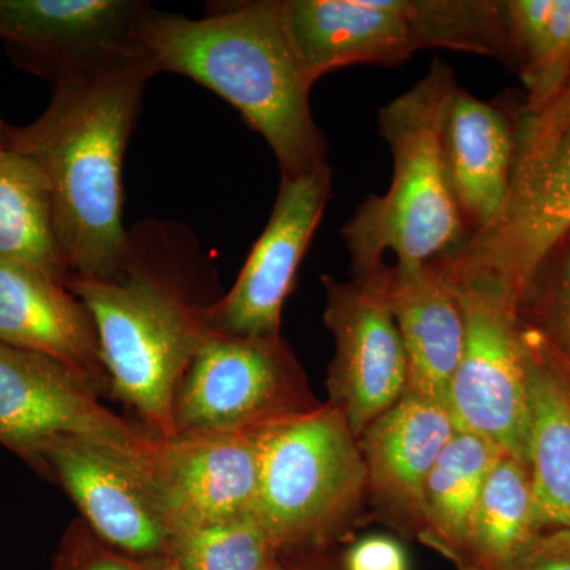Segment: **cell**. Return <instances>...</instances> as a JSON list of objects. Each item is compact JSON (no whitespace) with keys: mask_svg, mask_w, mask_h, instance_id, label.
I'll return each instance as SVG.
<instances>
[{"mask_svg":"<svg viewBox=\"0 0 570 570\" xmlns=\"http://www.w3.org/2000/svg\"><path fill=\"white\" fill-rule=\"evenodd\" d=\"M154 71L137 47L52 82L36 121L3 130V146L36 165L50 189L71 277H111L129 243L122 167Z\"/></svg>","mask_w":570,"mask_h":570,"instance_id":"1","label":"cell"},{"mask_svg":"<svg viewBox=\"0 0 570 570\" xmlns=\"http://www.w3.org/2000/svg\"><path fill=\"white\" fill-rule=\"evenodd\" d=\"M134 39L154 75L190 78L230 104L268 142L281 178L328 165L325 138L311 111L314 82L296 56L279 0L232 3L205 18L149 7Z\"/></svg>","mask_w":570,"mask_h":570,"instance_id":"2","label":"cell"},{"mask_svg":"<svg viewBox=\"0 0 570 570\" xmlns=\"http://www.w3.org/2000/svg\"><path fill=\"white\" fill-rule=\"evenodd\" d=\"M459 85L452 69L434 61L407 92L379 110V134L393 157V179L370 195L344 225L355 276L367 275L393 254L400 266L431 264L468 238L444 160L445 111Z\"/></svg>","mask_w":570,"mask_h":570,"instance_id":"3","label":"cell"},{"mask_svg":"<svg viewBox=\"0 0 570 570\" xmlns=\"http://www.w3.org/2000/svg\"><path fill=\"white\" fill-rule=\"evenodd\" d=\"M69 288L96 324L110 396L134 409L153 436L174 438L176 393L209 330L206 307L142 262L130 235L115 276L71 277Z\"/></svg>","mask_w":570,"mask_h":570,"instance_id":"4","label":"cell"},{"mask_svg":"<svg viewBox=\"0 0 570 570\" xmlns=\"http://www.w3.org/2000/svg\"><path fill=\"white\" fill-rule=\"evenodd\" d=\"M366 490L358 439L332 403L266 428L255 517L279 551L326 538Z\"/></svg>","mask_w":570,"mask_h":570,"instance_id":"5","label":"cell"},{"mask_svg":"<svg viewBox=\"0 0 570 570\" xmlns=\"http://www.w3.org/2000/svg\"><path fill=\"white\" fill-rule=\"evenodd\" d=\"M445 275L464 317L463 354L448 397L453 426L527 464L530 393L519 299L493 277Z\"/></svg>","mask_w":570,"mask_h":570,"instance_id":"6","label":"cell"},{"mask_svg":"<svg viewBox=\"0 0 570 570\" xmlns=\"http://www.w3.org/2000/svg\"><path fill=\"white\" fill-rule=\"evenodd\" d=\"M321 404L283 336L209 326L176 393L175 434L262 430Z\"/></svg>","mask_w":570,"mask_h":570,"instance_id":"7","label":"cell"},{"mask_svg":"<svg viewBox=\"0 0 570 570\" xmlns=\"http://www.w3.org/2000/svg\"><path fill=\"white\" fill-rule=\"evenodd\" d=\"M59 439L110 450L164 482L160 439L105 406L69 367L0 343V444L37 466Z\"/></svg>","mask_w":570,"mask_h":570,"instance_id":"8","label":"cell"},{"mask_svg":"<svg viewBox=\"0 0 570 570\" xmlns=\"http://www.w3.org/2000/svg\"><path fill=\"white\" fill-rule=\"evenodd\" d=\"M325 324L335 337L328 370L333 406L358 439L407 392V362L387 298V264L347 283L322 277Z\"/></svg>","mask_w":570,"mask_h":570,"instance_id":"9","label":"cell"},{"mask_svg":"<svg viewBox=\"0 0 570 570\" xmlns=\"http://www.w3.org/2000/svg\"><path fill=\"white\" fill-rule=\"evenodd\" d=\"M36 468L61 483L82 523L108 547L130 557L167 558L176 510L151 472L77 439L51 442Z\"/></svg>","mask_w":570,"mask_h":570,"instance_id":"10","label":"cell"},{"mask_svg":"<svg viewBox=\"0 0 570 570\" xmlns=\"http://www.w3.org/2000/svg\"><path fill=\"white\" fill-rule=\"evenodd\" d=\"M570 236V130L510 186L501 214L452 254L450 275L493 277L521 302L547 257Z\"/></svg>","mask_w":570,"mask_h":570,"instance_id":"11","label":"cell"},{"mask_svg":"<svg viewBox=\"0 0 570 570\" xmlns=\"http://www.w3.org/2000/svg\"><path fill=\"white\" fill-rule=\"evenodd\" d=\"M330 194V164L298 178H281L272 216L234 287L206 306L209 326L235 336L281 335L285 299L324 217Z\"/></svg>","mask_w":570,"mask_h":570,"instance_id":"12","label":"cell"},{"mask_svg":"<svg viewBox=\"0 0 570 570\" xmlns=\"http://www.w3.org/2000/svg\"><path fill=\"white\" fill-rule=\"evenodd\" d=\"M149 3L138 0H0V40L22 69L56 82L132 50Z\"/></svg>","mask_w":570,"mask_h":570,"instance_id":"13","label":"cell"},{"mask_svg":"<svg viewBox=\"0 0 570 570\" xmlns=\"http://www.w3.org/2000/svg\"><path fill=\"white\" fill-rule=\"evenodd\" d=\"M0 343L48 356L110 395L91 313L69 285L31 266L0 261Z\"/></svg>","mask_w":570,"mask_h":570,"instance_id":"14","label":"cell"},{"mask_svg":"<svg viewBox=\"0 0 570 570\" xmlns=\"http://www.w3.org/2000/svg\"><path fill=\"white\" fill-rule=\"evenodd\" d=\"M265 431L181 433L163 442V478L176 521L255 515Z\"/></svg>","mask_w":570,"mask_h":570,"instance_id":"15","label":"cell"},{"mask_svg":"<svg viewBox=\"0 0 570 570\" xmlns=\"http://www.w3.org/2000/svg\"><path fill=\"white\" fill-rule=\"evenodd\" d=\"M281 13L307 78L351 66L392 67L415 52L393 0H279Z\"/></svg>","mask_w":570,"mask_h":570,"instance_id":"16","label":"cell"},{"mask_svg":"<svg viewBox=\"0 0 570 570\" xmlns=\"http://www.w3.org/2000/svg\"><path fill=\"white\" fill-rule=\"evenodd\" d=\"M387 298L406 354V393L448 409L464 346V317L455 288L438 261L387 265Z\"/></svg>","mask_w":570,"mask_h":570,"instance_id":"17","label":"cell"},{"mask_svg":"<svg viewBox=\"0 0 570 570\" xmlns=\"http://www.w3.org/2000/svg\"><path fill=\"white\" fill-rule=\"evenodd\" d=\"M455 431L448 409L406 393L358 438L367 490L392 517L419 531L428 474Z\"/></svg>","mask_w":570,"mask_h":570,"instance_id":"18","label":"cell"},{"mask_svg":"<svg viewBox=\"0 0 570 570\" xmlns=\"http://www.w3.org/2000/svg\"><path fill=\"white\" fill-rule=\"evenodd\" d=\"M444 160L468 236L501 214L512 186L517 135L508 116L459 85L445 111Z\"/></svg>","mask_w":570,"mask_h":570,"instance_id":"19","label":"cell"},{"mask_svg":"<svg viewBox=\"0 0 570 570\" xmlns=\"http://www.w3.org/2000/svg\"><path fill=\"white\" fill-rule=\"evenodd\" d=\"M523 324L530 393L527 464L543 520L570 530V370L535 326L524 318Z\"/></svg>","mask_w":570,"mask_h":570,"instance_id":"20","label":"cell"},{"mask_svg":"<svg viewBox=\"0 0 570 570\" xmlns=\"http://www.w3.org/2000/svg\"><path fill=\"white\" fill-rule=\"evenodd\" d=\"M547 528L530 469L504 453L491 469L455 562L464 570H508Z\"/></svg>","mask_w":570,"mask_h":570,"instance_id":"21","label":"cell"},{"mask_svg":"<svg viewBox=\"0 0 570 570\" xmlns=\"http://www.w3.org/2000/svg\"><path fill=\"white\" fill-rule=\"evenodd\" d=\"M502 455L489 439L455 431L428 474L420 535L453 561L463 549L491 469Z\"/></svg>","mask_w":570,"mask_h":570,"instance_id":"22","label":"cell"},{"mask_svg":"<svg viewBox=\"0 0 570 570\" xmlns=\"http://www.w3.org/2000/svg\"><path fill=\"white\" fill-rule=\"evenodd\" d=\"M0 261L31 266L69 285L50 189L36 165L0 148Z\"/></svg>","mask_w":570,"mask_h":570,"instance_id":"23","label":"cell"},{"mask_svg":"<svg viewBox=\"0 0 570 570\" xmlns=\"http://www.w3.org/2000/svg\"><path fill=\"white\" fill-rule=\"evenodd\" d=\"M510 48L528 89L524 118L554 99L570 71V0L505 2Z\"/></svg>","mask_w":570,"mask_h":570,"instance_id":"24","label":"cell"},{"mask_svg":"<svg viewBox=\"0 0 570 570\" xmlns=\"http://www.w3.org/2000/svg\"><path fill=\"white\" fill-rule=\"evenodd\" d=\"M407 22L415 50L448 48L510 58L505 2L493 0H393Z\"/></svg>","mask_w":570,"mask_h":570,"instance_id":"25","label":"cell"},{"mask_svg":"<svg viewBox=\"0 0 570 570\" xmlns=\"http://www.w3.org/2000/svg\"><path fill=\"white\" fill-rule=\"evenodd\" d=\"M275 540L255 515L176 521L167 560L175 570H262L277 561Z\"/></svg>","mask_w":570,"mask_h":570,"instance_id":"26","label":"cell"},{"mask_svg":"<svg viewBox=\"0 0 570 570\" xmlns=\"http://www.w3.org/2000/svg\"><path fill=\"white\" fill-rule=\"evenodd\" d=\"M520 316L549 340L570 370V236L535 273L521 298Z\"/></svg>","mask_w":570,"mask_h":570,"instance_id":"27","label":"cell"},{"mask_svg":"<svg viewBox=\"0 0 570 570\" xmlns=\"http://www.w3.org/2000/svg\"><path fill=\"white\" fill-rule=\"evenodd\" d=\"M52 570H175L167 558H137L111 549L82 521L62 539Z\"/></svg>","mask_w":570,"mask_h":570,"instance_id":"28","label":"cell"},{"mask_svg":"<svg viewBox=\"0 0 570 570\" xmlns=\"http://www.w3.org/2000/svg\"><path fill=\"white\" fill-rule=\"evenodd\" d=\"M570 130V71L554 99L538 115L524 118L517 132L512 183L531 171Z\"/></svg>","mask_w":570,"mask_h":570,"instance_id":"29","label":"cell"},{"mask_svg":"<svg viewBox=\"0 0 570 570\" xmlns=\"http://www.w3.org/2000/svg\"><path fill=\"white\" fill-rule=\"evenodd\" d=\"M508 570H570V530L543 532Z\"/></svg>","mask_w":570,"mask_h":570,"instance_id":"30","label":"cell"},{"mask_svg":"<svg viewBox=\"0 0 570 570\" xmlns=\"http://www.w3.org/2000/svg\"><path fill=\"white\" fill-rule=\"evenodd\" d=\"M346 570H407V558L396 540L371 535L348 551Z\"/></svg>","mask_w":570,"mask_h":570,"instance_id":"31","label":"cell"},{"mask_svg":"<svg viewBox=\"0 0 570 570\" xmlns=\"http://www.w3.org/2000/svg\"><path fill=\"white\" fill-rule=\"evenodd\" d=\"M262 570H283L281 569L279 562H273V564L266 566L265 569Z\"/></svg>","mask_w":570,"mask_h":570,"instance_id":"32","label":"cell"},{"mask_svg":"<svg viewBox=\"0 0 570 570\" xmlns=\"http://www.w3.org/2000/svg\"><path fill=\"white\" fill-rule=\"evenodd\" d=\"M0 148H3V126L0 122Z\"/></svg>","mask_w":570,"mask_h":570,"instance_id":"33","label":"cell"}]
</instances>
